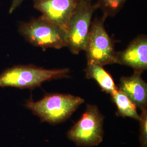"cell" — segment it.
<instances>
[{
  "label": "cell",
  "mask_w": 147,
  "mask_h": 147,
  "mask_svg": "<svg viewBox=\"0 0 147 147\" xmlns=\"http://www.w3.org/2000/svg\"><path fill=\"white\" fill-rule=\"evenodd\" d=\"M84 102L78 96L57 93L45 95L37 101L28 100L25 106L41 121L57 124L67 121Z\"/></svg>",
  "instance_id": "cell-1"
},
{
  "label": "cell",
  "mask_w": 147,
  "mask_h": 147,
  "mask_svg": "<svg viewBox=\"0 0 147 147\" xmlns=\"http://www.w3.org/2000/svg\"><path fill=\"white\" fill-rule=\"evenodd\" d=\"M69 69H47L33 65H16L0 74V87L34 89L52 80L67 78Z\"/></svg>",
  "instance_id": "cell-2"
},
{
  "label": "cell",
  "mask_w": 147,
  "mask_h": 147,
  "mask_svg": "<svg viewBox=\"0 0 147 147\" xmlns=\"http://www.w3.org/2000/svg\"><path fill=\"white\" fill-rule=\"evenodd\" d=\"M104 118L97 106L87 105L80 119L68 131L69 140L79 147L98 146L104 139Z\"/></svg>",
  "instance_id": "cell-3"
},
{
  "label": "cell",
  "mask_w": 147,
  "mask_h": 147,
  "mask_svg": "<svg viewBox=\"0 0 147 147\" xmlns=\"http://www.w3.org/2000/svg\"><path fill=\"white\" fill-rule=\"evenodd\" d=\"M19 31L28 42L43 49L67 46L65 32L42 16L22 23Z\"/></svg>",
  "instance_id": "cell-4"
},
{
  "label": "cell",
  "mask_w": 147,
  "mask_h": 147,
  "mask_svg": "<svg viewBox=\"0 0 147 147\" xmlns=\"http://www.w3.org/2000/svg\"><path fill=\"white\" fill-rule=\"evenodd\" d=\"M106 17L95 19L92 21L84 51L87 64H94L104 67L116 63V52L113 41L104 27Z\"/></svg>",
  "instance_id": "cell-5"
},
{
  "label": "cell",
  "mask_w": 147,
  "mask_h": 147,
  "mask_svg": "<svg viewBox=\"0 0 147 147\" xmlns=\"http://www.w3.org/2000/svg\"><path fill=\"white\" fill-rule=\"evenodd\" d=\"M98 8L92 1H79L69 22L66 32L67 47L75 55L84 51L92 22V16Z\"/></svg>",
  "instance_id": "cell-6"
},
{
  "label": "cell",
  "mask_w": 147,
  "mask_h": 147,
  "mask_svg": "<svg viewBox=\"0 0 147 147\" xmlns=\"http://www.w3.org/2000/svg\"><path fill=\"white\" fill-rule=\"evenodd\" d=\"M80 0H34L43 18L67 32L69 22Z\"/></svg>",
  "instance_id": "cell-7"
},
{
  "label": "cell",
  "mask_w": 147,
  "mask_h": 147,
  "mask_svg": "<svg viewBox=\"0 0 147 147\" xmlns=\"http://www.w3.org/2000/svg\"><path fill=\"white\" fill-rule=\"evenodd\" d=\"M116 63L130 67L134 72L142 74L147 69V38L140 35L124 50L116 52Z\"/></svg>",
  "instance_id": "cell-8"
},
{
  "label": "cell",
  "mask_w": 147,
  "mask_h": 147,
  "mask_svg": "<svg viewBox=\"0 0 147 147\" xmlns=\"http://www.w3.org/2000/svg\"><path fill=\"white\" fill-rule=\"evenodd\" d=\"M118 89L124 93L140 110L147 109V84L142 79L141 74L134 72L130 76L122 77Z\"/></svg>",
  "instance_id": "cell-9"
},
{
  "label": "cell",
  "mask_w": 147,
  "mask_h": 147,
  "mask_svg": "<svg viewBox=\"0 0 147 147\" xmlns=\"http://www.w3.org/2000/svg\"><path fill=\"white\" fill-rule=\"evenodd\" d=\"M85 72L86 78L95 80L105 93L111 95L118 90L112 77L103 67L94 64H87Z\"/></svg>",
  "instance_id": "cell-10"
},
{
  "label": "cell",
  "mask_w": 147,
  "mask_h": 147,
  "mask_svg": "<svg viewBox=\"0 0 147 147\" xmlns=\"http://www.w3.org/2000/svg\"><path fill=\"white\" fill-rule=\"evenodd\" d=\"M111 96L117 107V116L124 118L129 117L139 121L140 115L137 112L136 106L124 93L118 89L111 95Z\"/></svg>",
  "instance_id": "cell-11"
},
{
  "label": "cell",
  "mask_w": 147,
  "mask_h": 147,
  "mask_svg": "<svg viewBox=\"0 0 147 147\" xmlns=\"http://www.w3.org/2000/svg\"><path fill=\"white\" fill-rule=\"evenodd\" d=\"M126 0H98L96 5L104 11L106 18L116 15Z\"/></svg>",
  "instance_id": "cell-12"
},
{
  "label": "cell",
  "mask_w": 147,
  "mask_h": 147,
  "mask_svg": "<svg viewBox=\"0 0 147 147\" xmlns=\"http://www.w3.org/2000/svg\"><path fill=\"white\" fill-rule=\"evenodd\" d=\"M140 147H147V109L141 110L140 119Z\"/></svg>",
  "instance_id": "cell-13"
},
{
  "label": "cell",
  "mask_w": 147,
  "mask_h": 147,
  "mask_svg": "<svg viewBox=\"0 0 147 147\" xmlns=\"http://www.w3.org/2000/svg\"><path fill=\"white\" fill-rule=\"evenodd\" d=\"M24 1V0H12L11 7L9 10V13L11 14L13 13V11H15L18 7L20 6Z\"/></svg>",
  "instance_id": "cell-14"
},
{
  "label": "cell",
  "mask_w": 147,
  "mask_h": 147,
  "mask_svg": "<svg viewBox=\"0 0 147 147\" xmlns=\"http://www.w3.org/2000/svg\"><path fill=\"white\" fill-rule=\"evenodd\" d=\"M81 1H92V0H81Z\"/></svg>",
  "instance_id": "cell-15"
}]
</instances>
